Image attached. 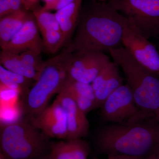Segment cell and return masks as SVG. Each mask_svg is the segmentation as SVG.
I'll return each instance as SVG.
<instances>
[{
    "label": "cell",
    "instance_id": "d6a6232c",
    "mask_svg": "<svg viewBox=\"0 0 159 159\" xmlns=\"http://www.w3.org/2000/svg\"><path fill=\"white\" fill-rule=\"evenodd\" d=\"M43 1L45 3H47L52 2V1H54V0H43Z\"/></svg>",
    "mask_w": 159,
    "mask_h": 159
},
{
    "label": "cell",
    "instance_id": "d4e9b609",
    "mask_svg": "<svg viewBox=\"0 0 159 159\" xmlns=\"http://www.w3.org/2000/svg\"><path fill=\"white\" fill-rule=\"evenodd\" d=\"M24 0H12L9 14L24 9Z\"/></svg>",
    "mask_w": 159,
    "mask_h": 159
},
{
    "label": "cell",
    "instance_id": "277c9868",
    "mask_svg": "<svg viewBox=\"0 0 159 159\" xmlns=\"http://www.w3.org/2000/svg\"><path fill=\"white\" fill-rule=\"evenodd\" d=\"M48 138L30 121L10 122L1 128V152L9 159H39L50 150Z\"/></svg>",
    "mask_w": 159,
    "mask_h": 159
},
{
    "label": "cell",
    "instance_id": "9c48e42d",
    "mask_svg": "<svg viewBox=\"0 0 159 159\" xmlns=\"http://www.w3.org/2000/svg\"><path fill=\"white\" fill-rule=\"evenodd\" d=\"M110 61L109 57L103 52L79 51L68 53L67 70L72 80L91 84Z\"/></svg>",
    "mask_w": 159,
    "mask_h": 159
},
{
    "label": "cell",
    "instance_id": "7402d4cb",
    "mask_svg": "<svg viewBox=\"0 0 159 159\" xmlns=\"http://www.w3.org/2000/svg\"><path fill=\"white\" fill-rule=\"evenodd\" d=\"M20 57L23 63L41 74L46 65V61H43L38 54L30 51H28L20 54Z\"/></svg>",
    "mask_w": 159,
    "mask_h": 159
},
{
    "label": "cell",
    "instance_id": "52a82bcc",
    "mask_svg": "<svg viewBox=\"0 0 159 159\" xmlns=\"http://www.w3.org/2000/svg\"><path fill=\"white\" fill-rule=\"evenodd\" d=\"M99 116L103 122L123 125L148 119L137 106L126 84L121 86L106 99L100 107Z\"/></svg>",
    "mask_w": 159,
    "mask_h": 159
},
{
    "label": "cell",
    "instance_id": "603a6c76",
    "mask_svg": "<svg viewBox=\"0 0 159 159\" xmlns=\"http://www.w3.org/2000/svg\"><path fill=\"white\" fill-rule=\"evenodd\" d=\"M75 0H54L49 3H45L43 9L47 11L57 10L62 9L69 4L73 2Z\"/></svg>",
    "mask_w": 159,
    "mask_h": 159
},
{
    "label": "cell",
    "instance_id": "5bb4252c",
    "mask_svg": "<svg viewBox=\"0 0 159 159\" xmlns=\"http://www.w3.org/2000/svg\"><path fill=\"white\" fill-rule=\"evenodd\" d=\"M89 153L88 143L76 139L51 143L49 154L51 159H88Z\"/></svg>",
    "mask_w": 159,
    "mask_h": 159
},
{
    "label": "cell",
    "instance_id": "f546056e",
    "mask_svg": "<svg viewBox=\"0 0 159 159\" xmlns=\"http://www.w3.org/2000/svg\"><path fill=\"white\" fill-rule=\"evenodd\" d=\"M0 159H9L6 155L4 154L3 152H0Z\"/></svg>",
    "mask_w": 159,
    "mask_h": 159
},
{
    "label": "cell",
    "instance_id": "8992f818",
    "mask_svg": "<svg viewBox=\"0 0 159 159\" xmlns=\"http://www.w3.org/2000/svg\"><path fill=\"white\" fill-rule=\"evenodd\" d=\"M109 4L133 23L147 39L159 35V0H109Z\"/></svg>",
    "mask_w": 159,
    "mask_h": 159
},
{
    "label": "cell",
    "instance_id": "ffe728a7",
    "mask_svg": "<svg viewBox=\"0 0 159 159\" xmlns=\"http://www.w3.org/2000/svg\"><path fill=\"white\" fill-rule=\"evenodd\" d=\"M43 49L51 54H55L63 46L64 39L61 31L50 30L42 32Z\"/></svg>",
    "mask_w": 159,
    "mask_h": 159
},
{
    "label": "cell",
    "instance_id": "4dcf8cb0",
    "mask_svg": "<svg viewBox=\"0 0 159 159\" xmlns=\"http://www.w3.org/2000/svg\"><path fill=\"white\" fill-rule=\"evenodd\" d=\"M39 159H51L50 158V156L49 154Z\"/></svg>",
    "mask_w": 159,
    "mask_h": 159
},
{
    "label": "cell",
    "instance_id": "7a4b0ae2",
    "mask_svg": "<svg viewBox=\"0 0 159 159\" xmlns=\"http://www.w3.org/2000/svg\"><path fill=\"white\" fill-rule=\"evenodd\" d=\"M95 144L98 152L107 157L148 159L159 149V122L148 119L129 125L111 123L99 129Z\"/></svg>",
    "mask_w": 159,
    "mask_h": 159
},
{
    "label": "cell",
    "instance_id": "6da1fadb",
    "mask_svg": "<svg viewBox=\"0 0 159 159\" xmlns=\"http://www.w3.org/2000/svg\"><path fill=\"white\" fill-rule=\"evenodd\" d=\"M126 19L108 2L92 0L81 6L74 38L64 51L109 53L110 50L123 47Z\"/></svg>",
    "mask_w": 159,
    "mask_h": 159
},
{
    "label": "cell",
    "instance_id": "836d02e7",
    "mask_svg": "<svg viewBox=\"0 0 159 159\" xmlns=\"http://www.w3.org/2000/svg\"><path fill=\"white\" fill-rule=\"evenodd\" d=\"M107 159H109L107 157Z\"/></svg>",
    "mask_w": 159,
    "mask_h": 159
},
{
    "label": "cell",
    "instance_id": "1f68e13d",
    "mask_svg": "<svg viewBox=\"0 0 159 159\" xmlns=\"http://www.w3.org/2000/svg\"><path fill=\"white\" fill-rule=\"evenodd\" d=\"M94 1L99 2H108L109 0H94Z\"/></svg>",
    "mask_w": 159,
    "mask_h": 159
},
{
    "label": "cell",
    "instance_id": "4316f807",
    "mask_svg": "<svg viewBox=\"0 0 159 159\" xmlns=\"http://www.w3.org/2000/svg\"><path fill=\"white\" fill-rule=\"evenodd\" d=\"M109 159H142L137 157L128 156L125 155L115 156L108 157Z\"/></svg>",
    "mask_w": 159,
    "mask_h": 159
},
{
    "label": "cell",
    "instance_id": "d6986e66",
    "mask_svg": "<svg viewBox=\"0 0 159 159\" xmlns=\"http://www.w3.org/2000/svg\"><path fill=\"white\" fill-rule=\"evenodd\" d=\"M32 11L38 27L41 33L47 30L61 31L55 14L44 10L43 7H38L37 6Z\"/></svg>",
    "mask_w": 159,
    "mask_h": 159
},
{
    "label": "cell",
    "instance_id": "cb8c5ba5",
    "mask_svg": "<svg viewBox=\"0 0 159 159\" xmlns=\"http://www.w3.org/2000/svg\"><path fill=\"white\" fill-rule=\"evenodd\" d=\"M12 0H0V17L9 14Z\"/></svg>",
    "mask_w": 159,
    "mask_h": 159
},
{
    "label": "cell",
    "instance_id": "ba28073f",
    "mask_svg": "<svg viewBox=\"0 0 159 159\" xmlns=\"http://www.w3.org/2000/svg\"><path fill=\"white\" fill-rule=\"evenodd\" d=\"M122 46L139 64L159 74V51L156 46L127 18L124 26Z\"/></svg>",
    "mask_w": 159,
    "mask_h": 159
},
{
    "label": "cell",
    "instance_id": "83f0119b",
    "mask_svg": "<svg viewBox=\"0 0 159 159\" xmlns=\"http://www.w3.org/2000/svg\"><path fill=\"white\" fill-rule=\"evenodd\" d=\"M148 159H159V149Z\"/></svg>",
    "mask_w": 159,
    "mask_h": 159
},
{
    "label": "cell",
    "instance_id": "e575fe53",
    "mask_svg": "<svg viewBox=\"0 0 159 159\" xmlns=\"http://www.w3.org/2000/svg\"></svg>",
    "mask_w": 159,
    "mask_h": 159
},
{
    "label": "cell",
    "instance_id": "f1b7e54d",
    "mask_svg": "<svg viewBox=\"0 0 159 159\" xmlns=\"http://www.w3.org/2000/svg\"><path fill=\"white\" fill-rule=\"evenodd\" d=\"M154 39L156 40V42L154 43V44L156 46L157 48L159 51V35Z\"/></svg>",
    "mask_w": 159,
    "mask_h": 159
},
{
    "label": "cell",
    "instance_id": "8fae6325",
    "mask_svg": "<svg viewBox=\"0 0 159 159\" xmlns=\"http://www.w3.org/2000/svg\"><path fill=\"white\" fill-rule=\"evenodd\" d=\"M33 13L30 14L21 29L2 50L19 54L30 51L40 54L43 45Z\"/></svg>",
    "mask_w": 159,
    "mask_h": 159
},
{
    "label": "cell",
    "instance_id": "4fadbf2b",
    "mask_svg": "<svg viewBox=\"0 0 159 159\" xmlns=\"http://www.w3.org/2000/svg\"><path fill=\"white\" fill-rule=\"evenodd\" d=\"M56 99L60 102L65 111L68 132L67 140L81 139L86 136L89 129L86 115L66 91H61Z\"/></svg>",
    "mask_w": 159,
    "mask_h": 159
},
{
    "label": "cell",
    "instance_id": "5b68a950",
    "mask_svg": "<svg viewBox=\"0 0 159 159\" xmlns=\"http://www.w3.org/2000/svg\"><path fill=\"white\" fill-rule=\"evenodd\" d=\"M67 52L46 61V65L23 99V107L29 118L36 116L48 107L51 97L59 94L70 80L66 68Z\"/></svg>",
    "mask_w": 159,
    "mask_h": 159
},
{
    "label": "cell",
    "instance_id": "44dd1931",
    "mask_svg": "<svg viewBox=\"0 0 159 159\" xmlns=\"http://www.w3.org/2000/svg\"><path fill=\"white\" fill-rule=\"evenodd\" d=\"M34 80L20 74H16L0 66V82L14 84L22 88L28 93Z\"/></svg>",
    "mask_w": 159,
    "mask_h": 159
},
{
    "label": "cell",
    "instance_id": "9a60e30c",
    "mask_svg": "<svg viewBox=\"0 0 159 159\" xmlns=\"http://www.w3.org/2000/svg\"><path fill=\"white\" fill-rule=\"evenodd\" d=\"M63 90L66 91L72 97L86 115L95 109V93L91 84L70 79Z\"/></svg>",
    "mask_w": 159,
    "mask_h": 159
},
{
    "label": "cell",
    "instance_id": "e0dca14e",
    "mask_svg": "<svg viewBox=\"0 0 159 159\" xmlns=\"http://www.w3.org/2000/svg\"><path fill=\"white\" fill-rule=\"evenodd\" d=\"M25 9L0 17V46L7 44L20 31L30 15Z\"/></svg>",
    "mask_w": 159,
    "mask_h": 159
},
{
    "label": "cell",
    "instance_id": "7c38bea8",
    "mask_svg": "<svg viewBox=\"0 0 159 159\" xmlns=\"http://www.w3.org/2000/svg\"><path fill=\"white\" fill-rule=\"evenodd\" d=\"M119 67L115 61H110L91 83L95 93V109L100 108L111 94L123 85Z\"/></svg>",
    "mask_w": 159,
    "mask_h": 159
},
{
    "label": "cell",
    "instance_id": "484cf974",
    "mask_svg": "<svg viewBox=\"0 0 159 159\" xmlns=\"http://www.w3.org/2000/svg\"><path fill=\"white\" fill-rule=\"evenodd\" d=\"M38 0H24V8L26 10H32L37 6Z\"/></svg>",
    "mask_w": 159,
    "mask_h": 159
},
{
    "label": "cell",
    "instance_id": "ac0fdd59",
    "mask_svg": "<svg viewBox=\"0 0 159 159\" xmlns=\"http://www.w3.org/2000/svg\"><path fill=\"white\" fill-rule=\"evenodd\" d=\"M1 65L16 74L25 76L36 81L40 74L25 65L20 57V54L2 50L0 53Z\"/></svg>",
    "mask_w": 159,
    "mask_h": 159
},
{
    "label": "cell",
    "instance_id": "30bf717a",
    "mask_svg": "<svg viewBox=\"0 0 159 159\" xmlns=\"http://www.w3.org/2000/svg\"><path fill=\"white\" fill-rule=\"evenodd\" d=\"M29 119L31 123L49 138L67 139L68 132L65 111L57 99L39 115Z\"/></svg>",
    "mask_w": 159,
    "mask_h": 159
},
{
    "label": "cell",
    "instance_id": "3957f363",
    "mask_svg": "<svg viewBox=\"0 0 159 159\" xmlns=\"http://www.w3.org/2000/svg\"><path fill=\"white\" fill-rule=\"evenodd\" d=\"M109 54L123 70L137 106L147 119L159 122V74L139 64L123 47Z\"/></svg>",
    "mask_w": 159,
    "mask_h": 159
},
{
    "label": "cell",
    "instance_id": "2e32d148",
    "mask_svg": "<svg viewBox=\"0 0 159 159\" xmlns=\"http://www.w3.org/2000/svg\"><path fill=\"white\" fill-rule=\"evenodd\" d=\"M83 0H75L73 2L59 9L55 13L61 31L63 35L64 46L70 42L74 34Z\"/></svg>",
    "mask_w": 159,
    "mask_h": 159
}]
</instances>
